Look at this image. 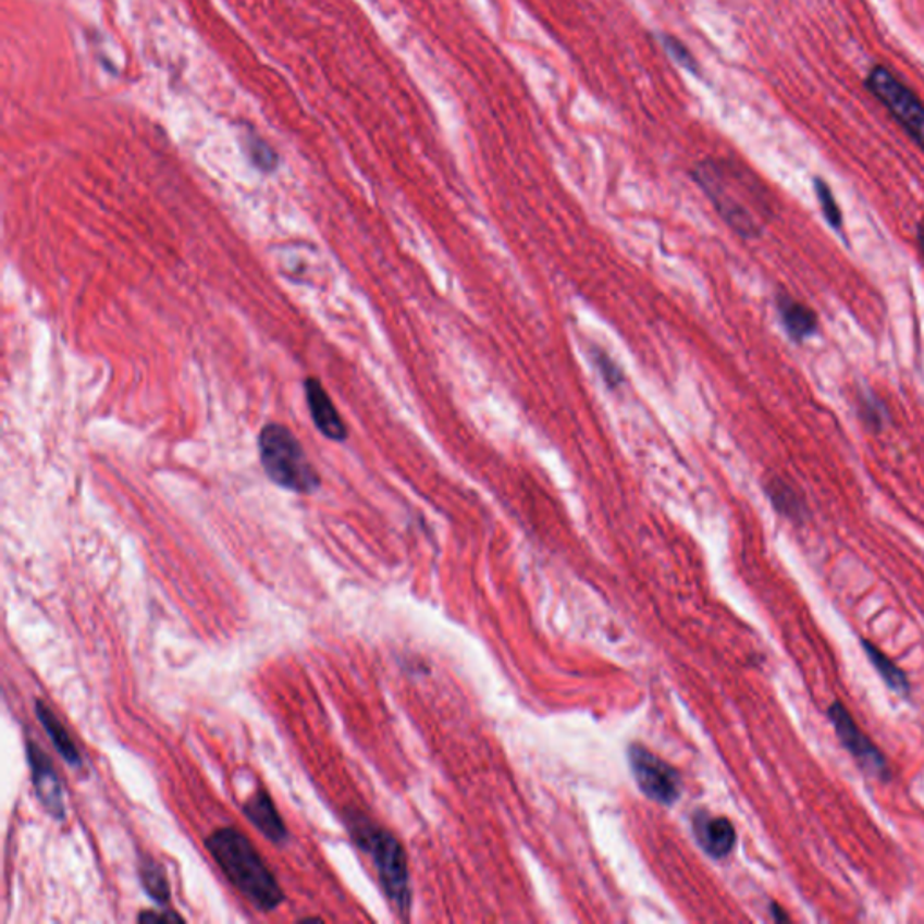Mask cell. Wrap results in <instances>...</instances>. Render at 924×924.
I'll use <instances>...</instances> for the list:
<instances>
[{"label":"cell","instance_id":"3","mask_svg":"<svg viewBox=\"0 0 924 924\" xmlns=\"http://www.w3.org/2000/svg\"><path fill=\"white\" fill-rule=\"evenodd\" d=\"M345 825L356 846L374 861L386 898L402 912H407L410 909V876L402 843L358 811H347Z\"/></svg>","mask_w":924,"mask_h":924},{"label":"cell","instance_id":"12","mask_svg":"<svg viewBox=\"0 0 924 924\" xmlns=\"http://www.w3.org/2000/svg\"><path fill=\"white\" fill-rule=\"evenodd\" d=\"M35 713H37L38 720L42 724L44 731L48 734L51 744L54 746V750L59 751V755L70 766H82L79 751L76 750L70 731L64 728V724L60 723V718L54 715L53 710L49 709L48 704L44 703V701H37Z\"/></svg>","mask_w":924,"mask_h":924},{"label":"cell","instance_id":"8","mask_svg":"<svg viewBox=\"0 0 924 924\" xmlns=\"http://www.w3.org/2000/svg\"><path fill=\"white\" fill-rule=\"evenodd\" d=\"M26 755L38 802L42 803L44 811L51 818L62 822L65 818L64 789L54 772L53 762L35 742H27Z\"/></svg>","mask_w":924,"mask_h":924},{"label":"cell","instance_id":"4","mask_svg":"<svg viewBox=\"0 0 924 924\" xmlns=\"http://www.w3.org/2000/svg\"><path fill=\"white\" fill-rule=\"evenodd\" d=\"M260 465L276 486L287 492L309 493L320 488V473L307 459L300 441L281 423L266 424L259 433Z\"/></svg>","mask_w":924,"mask_h":924},{"label":"cell","instance_id":"18","mask_svg":"<svg viewBox=\"0 0 924 924\" xmlns=\"http://www.w3.org/2000/svg\"><path fill=\"white\" fill-rule=\"evenodd\" d=\"M592 359H594V364H596L597 372L602 374L603 381L607 383L608 389H619V386L625 383V374L619 369L618 364L614 361L611 356L605 353L603 349H597L594 347L592 349Z\"/></svg>","mask_w":924,"mask_h":924},{"label":"cell","instance_id":"9","mask_svg":"<svg viewBox=\"0 0 924 924\" xmlns=\"http://www.w3.org/2000/svg\"><path fill=\"white\" fill-rule=\"evenodd\" d=\"M304 391H306L307 408L311 414L312 423L320 430L323 438L336 441V443L345 441L349 432H347L344 419L338 414V408L334 407L333 399L323 389L322 381L317 380V378H307L306 383H304Z\"/></svg>","mask_w":924,"mask_h":924},{"label":"cell","instance_id":"6","mask_svg":"<svg viewBox=\"0 0 924 924\" xmlns=\"http://www.w3.org/2000/svg\"><path fill=\"white\" fill-rule=\"evenodd\" d=\"M629 761L632 775L644 797L661 805H672L679 800L681 777L670 764L661 761L660 756L652 755L643 746H630Z\"/></svg>","mask_w":924,"mask_h":924},{"label":"cell","instance_id":"10","mask_svg":"<svg viewBox=\"0 0 924 924\" xmlns=\"http://www.w3.org/2000/svg\"><path fill=\"white\" fill-rule=\"evenodd\" d=\"M692 824L693 835H695L699 846L703 847L706 854L712 855V858H726L729 852L734 851L737 835H735L734 825L729 820L699 811L693 816Z\"/></svg>","mask_w":924,"mask_h":924},{"label":"cell","instance_id":"16","mask_svg":"<svg viewBox=\"0 0 924 924\" xmlns=\"http://www.w3.org/2000/svg\"><path fill=\"white\" fill-rule=\"evenodd\" d=\"M767 495L772 498L773 506L786 517L800 518L803 513V504L787 482L772 481L767 484Z\"/></svg>","mask_w":924,"mask_h":924},{"label":"cell","instance_id":"13","mask_svg":"<svg viewBox=\"0 0 924 924\" xmlns=\"http://www.w3.org/2000/svg\"><path fill=\"white\" fill-rule=\"evenodd\" d=\"M778 311H780L787 333L791 334L792 338L803 340L809 334L814 333L816 317L811 309L802 306L800 301L792 300L789 296H780L778 298Z\"/></svg>","mask_w":924,"mask_h":924},{"label":"cell","instance_id":"14","mask_svg":"<svg viewBox=\"0 0 924 924\" xmlns=\"http://www.w3.org/2000/svg\"><path fill=\"white\" fill-rule=\"evenodd\" d=\"M865 654L868 655L872 665L876 668L877 674L882 676L883 681L887 682V687L899 695H909L910 685L907 681L903 670H899L898 666L894 665L892 661L888 660L887 655L883 654L882 650L876 649L868 641H861Z\"/></svg>","mask_w":924,"mask_h":924},{"label":"cell","instance_id":"23","mask_svg":"<svg viewBox=\"0 0 924 924\" xmlns=\"http://www.w3.org/2000/svg\"><path fill=\"white\" fill-rule=\"evenodd\" d=\"M917 235H920L921 249H923V254H924V219H923V221H921L920 233H917Z\"/></svg>","mask_w":924,"mask_h":924},{"label":"cell","instance_id":"20","mask_svg":"<svg viewBox=\"0 0 924 924\" xmlns=\"http://www.w3.org/2000/svg\"><path fill=\"white\" fill-rule=\"evenodd\" d=\"M816 192H818V199L822 202V208H824L825 217L829 219L830 224L833 226L838 227L841 224L840 210H838V205L835 202V197L830 194L829 188L822 181H816Z\"/></svg>","mask_w":924,"mask_h":924},{"label":"cell","instance_id":"1","mask_svg":"<svg viewBox=\"0 0 924 924\" xmlns=\"http://www.w3.org/2000/svg\"><path fill=\"white\" fill-rule=\"evenodd\" d=\"M718 215L740 237L755 238L772 219V201L755 175L726 159H706L692 170Z\"/></svg>","mask_w":924,"mask_h":924},{"label":"cell","instance_id":"15","mask_svg":"<svg viewBox=\"0 0 924 924\" xmlns=\"http://www.w3.org/2000/svg\"><path fill=\"white\" fill-rule=\"evenodd\" d=\"M139 877H141V885L145 888V892L150 896L152 901L159 904L169 903V879H167L163 866L159 865L158 861H153L152 858L145 855L141 860V865H139Z\"/></svg>","mask_w":924,"mask_h":924},{"label":"cell","instance_id":"19","mask_svg":"<svg viewBox=\"0 0 924 924\" xmlns=\"http://www.w3.org/2000/svg\"><path fill=\"white\" fill-rule=\"evenodd\" d=\"M660 42L663 44V48H665L666 53L670 54L672 59L676 60L677 64L685 67V70L690 71V73H698V62L693 59V54L690 53V49L685 46V44L679 40V38L672 37V35H660Z\"/></svg>","mask_w":924,"mask_h":924},{"label":"cell","instance_id":"22","mask_svg":"<svg viewBox=\"0 0 924 924\" xmlns=\"http://www.w3.org/2000/svg\"><path fill=\"white\" fill-rule=\"evenodd\" d=\"M772 912H773V915H775V920H777V921L789 920V917H787V915L784 914L783 910L778 909L777 904H773Z\"/></svg>","mask_w":924,"mask_h":924},{"label":"cell","instance_id":"17","mask_svg":"<svg viewBox=\"0 0 924 924\" xmlns=\"http://www.w3.org/2000/svg\"><path fill=\"white\" fill-rule=\"evenodd\" d=\"M244 150L248 153L249 161L259 170L271 172L276 169V153L266 145L259 136L248 133L244 139Z\"/></svg>","mask_w":924,"mask_h":924},{"label":"cell","instance_id":"5","mask_svg":"<svg viewBox=\"0 0 924 924\" xmlns=\"http://www.w3.org/2000/svg\"><path fill=\"white\" fill-rule=\"evenodd\" d=\"M865 84L872 95L887 107L888 112L907 131L910 138L924 150V103L915 96L914 90L901 84L885 67H874L866 76Z\"/></svg>","mask_w":924,"mask_h":924},{"label":"cell","instance_id":"21","mask_svg":"<svg viewBox=\"0 0 924 924\" xmlns=\"http://www.w3.org/2000/svg\"><path fill=\"white\" fill-rule=\"evenodd\" d=\"M138 921L139 923H183L185 920L170 910H159V912L148 910L138 915Z\"/></svg>","mask_w":924,"mask_h":924},{"label":"cell","instance_id":"2","mask_svg":"<svg viewBox=\"0 0 924 924\" xmlns=\"http://www.w3.org/2000/svg\"><path fill=\"white\" fill-rule=\"evenodd\" d=\"M205 843L227 882L232 883L255 909L271 912L284 903V892L276 877L243 833L224 827L213 830Z\"/></svg>","mask_w":924,"mask_h":924},{"label":"cell","instance_id":"11","mask_svg":"<svg viewBox=\"0 0 924 924\" xmlns=\"http://www.w3.org/2000/svg\"><path fill=\"white\" fill-rule=\"evenodd\" d=\"M244 816L271 843H284L287 840V829H285L284 820H282L279 811H276L275 803H273L268 792H255L254 797L244 803Z\"/></svg>","mask_w":924,"mask_h":924},{"label":"cell","instance_id":"7","mask_svg":"<svg viewBox=\"0 0 924 924\" xmlns=\"http://www.w3.org/2000/svg\"><path fill=\"white\" fill-rule=\"evenodd\" d=\"M829 718L835 726L836 735L841 740V744L846 746L849 753L854 756L855 761L860 762V766L865 772L871 773L877 778L890 777L888 772L887 761L879 753L876 746L872 744L871 739L866 735L861 734L851 713L847 712L846 706L841 703H833L829 709Z\"/></svg>","mask_w":924,"mask_h":924}]
</instances>
